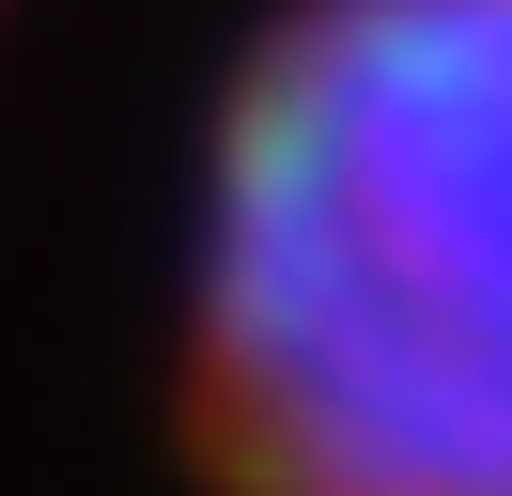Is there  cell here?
Returning a JSON list of instances; mask_svg holds the SVG:
<instances>
[{
    "label": "cell",
    "mask_w": 512,
    "mask_h": 496,
    "mask_svg": "<svg viewBox=\"0 0 512 496\" xmlns=\"http://www.w3.org/2000/svg\"><path fill=\"white\" fill-rule=\"evenodd\" d=\"M218 496H512V0H295L187 264Z\"/></svg>",
    "instance_id": "6da1fadb"
}]
</instances>
